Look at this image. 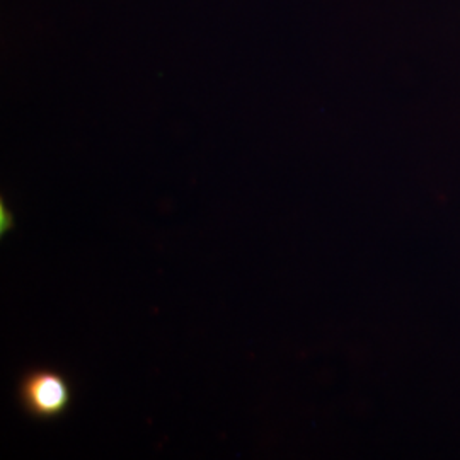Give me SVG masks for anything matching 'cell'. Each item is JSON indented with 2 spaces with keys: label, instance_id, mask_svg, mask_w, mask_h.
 <instances>
[{
  "label": "cell",
  "instance_id": "6da1fadb",
  "mask_svg": "<svg viewBox=\"0 0 460 460\" xmlns=\"http://www.w3.org/2000/svg\"><path fill=\"white\" fill-rule=\"evenodd\" d=\"M21 404L38 420H55L68 410L72 389L66 378L47 368L26 374L19 385Z\"/></svg>",
  "mask_w": 460,
  "mask_h": 460
}]
</instances>
